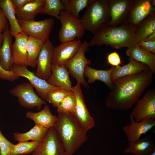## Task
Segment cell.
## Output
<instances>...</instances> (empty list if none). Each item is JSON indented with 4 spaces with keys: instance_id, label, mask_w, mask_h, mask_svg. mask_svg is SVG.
Listing matches in <instances>:
<instances>
[{
    "instance_id": "1",
    "label": "cell",
    "mask_w": 155,
    "mask_h": 155,
    "mask_svg": "<svg viewBox=\"0 0 155 155\" xmlns=\"http://www.w3.org/2000/svg\"><path fill=\"white\" fill-rule=\"evenodd\" d=\"M154 73L150 70L118 78L112 82L105 104L113 110H127L135 104L151 84Z\"/></svg>"
},
{
    "instance_id": "2",
    "label": "cell",
    "mask_w": 155,
    "mask_h": 155,
    "mask_svg": "<svg viewBox=\"0 0 155 155\" xmlns=\"http://www.w3.org/2000/svg\"><path fill=\"white\" fill-rule=\"evenodd\" d=\"M54 128L63 145L65 152L72 155L87 140L86 132L73 113H58Z\"/></svg>"
},
{
    "instance_id": "3",
    "label": "cell",
    "mask_w": 155,
    "mask_h": 155,
    "mask_svg": "<svg viewBox=\"0 0 155 155\" xmlns=\"http://www.w3.org/2000/svg\"><path fill=\"white\" fill-rule=\"evenodd\" d=\"M135 29V27L126 25L113 26L107 23L94 34L89 45H105L116 49L129 48L137 43L134 34Z\"/></svg>"
},
{
    "instance_id": "4",
    "label": "cell",
    "mask_w": 155,
    "mask_h": 155,
    "mask_svg": "<svg viewBox=\"0 0 155 155\" xmlns=\"http://www.w3.org/2000/svg\"><path fill=\"white\" fill-rule=\"evenodd\" d=\"M80 20L85 30L95 34L110 21L108 0H92Z\"/></svg>"
},
{
    "instance_id": "5",
    "label": "cell",
    "mask_w": 155,
    "mask_h": 155,
    "mask_svg": "<svg viewBox=\"0 0 155 155\" xmlns=\"http://www.w3.org/2000/svg\"><path fill=\"white\" fill-rule=\"evenodd\" d=\"M61 27L59 33V39L61 42L80 40L84 36L85 30L80 19L64 10L60 11L59 20Z\"/></svg>"
},
{
    "instance_id": "6",
    "label": "cell",
    "mask_w": 155,
    "mask_h": 155,
    "mask_svg": "<svg viewBox=\"0 0 155 155\" xmlns=\"http://www.w3.org/2000/svg\"><path fill=\"white\" fill-rule=\"evenodd\" d=\"M89 46L86 41L82 42L75 55L65 64L69 73L76 80L77 84H82L86 88L88 86L84 78V72L86 66L91 64V62L86 58L85 53Z\"/></svg>"
},
{
    "instance_id": "7",
    "label": "cell",
    "mask_w": 155,
    "mask_h": 155,
    "mask_svg": "<svg viewBox=\"0 0 155 155\" xmlns=\"http://www.w3.org/2000/svg\"><path fill=\"white\" fill-rule=\"evenodd\" d=\"M10 92L17 98L22 106L28 109L36 108L39 110L42 105L46 104L35 93L34 87L30 82H25L17 85L10 90Z\"/></svg>"
},
{
    "instance_id": "8",
    "label": "cell",
    "mask_w": 155,
    "mask_h": 155,
    "mask_svg": "<svg viewBox=\"0 0 155 155\" xmlns=\"http://www.w3.org/2000/svg\"><path fill=\"white\" fill-rule=\"evenodd\" d=\"M136 122L155 119V89L147 91L140 98L130 113Z\"/></svg>"
},
{
    "instance_id": "9",
    "label": "cell",
    "mask_w": 155,
    "mask_h": 155,
    "mask_svg": "<svg viewBox=\"0 0 155 155\" xmlns=\"http://www.w3.org/2000/svg\"><path fill=\"white\" fill-rule=\"evenodd\" d=\"M18 22L22 31L28 36L43 40L49 39L54 24V19L51 18Z\"/></svg>"
},
{
    "instance_id": "10",
    "label": "cell",
    "mask_w": 155,
    "mask_h": 155,
    "mask_svg": "<svg viewBox=\"0 0 155 155\" xmlns=\"http://www.w3.org/2000/svg\"><path fill=\"white\" fill-rule=\"evenodd\" d=\"M155 0H134L123 25L135 27L148 16L155 12Z\"/></svg>"
},
{
    "instance_id": "11",
    "label": "cell",
    "mask_w": 155,
    "mask_h": 155,
    "mask_svg": "<svg viewBox=\"0 0 155 155\" xmlns=\"http://www.w3.org/2000/svg\"><path fill=\"white\" fill-rule=\"evenodd\" d=\"M71 91L75 100V107L73 114L85 131L87 132L94 127L95 125L94 119L90 115L84 100L81 88V84H77L72 87Z\"/></svg>"
},
{
    "instance_id": "12",
    "label": "cell",
    "mask_w": 155,
    "mask_h": 155,
    "mask_svg": "<svg viewBox=\"0 0 155 155\" xmlns=\"http://www.w3.org/2000/svg\"><path fill=\"white\" fill-rule=\"evenodd\" d=\"M65 152L63 145L53 127L49 128L32 155H62Z\"/></svg>"
},
{
    "instance_id": "13",
    "label": "cell",
    "mask_w": 155,
    "mask_h": 155,
    "mask_svg": "<svg viewBox=\"0 0 155 155\" xmlns=\"http://www.w3.org/2000/svg\"><path fill=\"white\" fill-rule=\"evenodd\" d=\"M11 70L19 77H22L27 79L44 100H46V94L48 92L58 88L49 84L46 80L36 76L34 73L28 70L26 65L13 64Z\"/></svg>"
},
{
    "instance_id": "14",
    "label": "cell",
    "mask_w": 155,
    "mask_h": 155,
    "mask_svg": "<svg viewBox=\"0 0 155 155\" xmlns=\"http://www.w3.org/2000/svg\"><path fill=\"white\" fill-rule=\"evenodd\" d=\"M54 47L49 39L45 41L37 60V69L34 74L46 81L51 74L52 59Z\"/></svg>"
},
{
    "instance_id": "15",
    "label": "cell",
    "mask_w": 155,
    "mask_h": 155,
    "mask_svg": "<svg viewBox=\"0 0 155 155\" xmlns=\"http://www.w3.org/2000/svg\"><path fill=\"white\" fill-rule=\"evenodd\" d=\"M134 0H108L110 19L107 24L116 26L124 24Z\"/></svg>"
},
{
    "instance_id": "16",
    "label": "cell",
    "mask_w": 155,
    "mask_h": 155,
    "mask_svg": "<svg viewBox=\"0 0 155 155\" xmlns=\"http://www.w3.org/2000/svg\"><path fill=\"white\" fill-rule=\"evenodd\" d=\"M129 119V123L123 127V131L128 141L129 145L139 140L142 134H145L155 125V119L145 120L137 122L135 121L130 113Z\"/></svg>"
},
{
    "instance_id": "17",
    "label": "cell",
    "mask_w": 155,
    "mask_h": 155,
    "mask_svg": "<svg viewBox=\"0 0 155 155\" xmlns=\"http://www.w3.org/2000/svg\"><path fill=\"white\" fill-rule=\"evenodd\" d=\"M82 42L77 39L66 42L54 47L52 59V65H65L76 54Z\"/></svg>"
},
{
    "instance_id": "18",
    "label": "cell",
    "mask_w": 155,
    "mask_h": 155,
    "mask_svg": "<svg viewBox=\"0 0 155 155\" xmlns=\"http://www.w3.org/2000/svg\"><path fill=\"white\" fill-rule=\"evenodd\" d=\"M69 73L65 65H52L51 74L46 81L52 86L71 92L73 86Z\"/></svg>"
},
{
    "instance_id": "19",
    "label": "cell",
    "mask_w": 155,
    "mask_h": 155,
    "mask_svg": "<svg viewBox=\"0 0 155 155\" xmlns=\"http://www.w3.org/2000/svg\"><path fill=\"white\" fill-rule=\"evenodd\" d=\"M3 39L0 46V63L5 70L10 71L13 64V61L12 36L7 24L3 32Z\"/></svg>"
},
{
    "instance_id": "20",
    "label": "cell",
    "mask_w": 155,
    "mask_h": 155,
    "mask_svg": "<svg viewBox=\"0 0 155 155\" xmlns=\"http://www.w3.org/2000/svg\"><path fill=\"white\" fill-rule=\"evenodd\" d=\"M12 44L13 64L28 66L27 42L28 36L22 31L14 36Z\"/></svg>"
},
{
    "instance_id": "21",
    "label": "cell",
    "mask_w": 155,
    "mask_h": 155,
    "mask_svg": "<svg viewBox=\"0 0 155 155\" xmlns=\"http://www.w3.org/2000/svg\"><path fill=\"white\" fill-rule=\"evenodd\" d=\"M129 63L123 66H113L111 76L112 82L123 77L136 74L150 70L144 63L129 58Z\"/></svg>"
},
{
    "instance_id": "22",
    "label": "cell",
    "mask_w": 155,
    "mask_h": 155,
    "mask_svg": "<svg viewBox=\"0 0 155 155\" xmlns=\"http://www.w3.org/2000/svg\"><path fill=\"white\" fill-rule=\"evenodd\" d=\"M126 55L129 58L145 64L155 73V54L144 50L137 43L128 48Z\"/></svg>"
},
{
    "instance_id": "23",
    "label": "cell",
    "mask_w": 155,
    "mask_h": 155,
    "mask_svg": "<svg viewBox=\"0 0 155 155\" xmlns=\"http://www.w3.org/2000/svg\"><path fill=\"white\" fill-rule=\"evenodd\" d=\"M45 0H31L22 7L16 10V16L18 21L34 20L40 13L44 7Z\"/></svg>"
},
{
    "instance_id": "24",
    "label": "cell",
    "mask_w": 155,
    "mask_h": 155,
    "mask_svg": "<svg viewBox=\"0 0 155 155\" xmlns=\"http://www.w3.org/2000/svg\"><path fill=\"white\" fill-rule=\"evenodd\" d=\"M26 117L32 120L35 124L48 129L53 127L57 120V117L52 114L46 104L43 109L39 112L28 111Z\"/></svg>"
},
{
    "instance_id": "25",
    "label": "cell",
    "mask_w": 155,
    "mask_h": 155,
    "mask_svg": "<svg viewBox=\"0 0 155 155\" xmlns=\"http://www.w3.org/2000/svg\"><path fill=\"white\" fill-rule=\"evenodd\" d=\"M0 8L9 22L10 32L12 36L22 32L16 16V11L11 0H0Z\"/></svg>"
},
{
    "instance_id": "26",
    "label": "cell",
    "mask_w": 155,
    "mask_h": 155,
    "mask_svg": "<svg viewBox=\"0 0 155 155\" xmlns=\"http://www.w3.org/2000/svg\"><path fill=\"white\" fill-rule=\"evenodd\" d=\"M155 32V12L142 21L135 27L134 36L137 43L144 41Z\"/></svg>"
},
{
    "instance_id": "27",
    "label": "cell",
    "mask_w": 155,
    "mask_h": 155,
    "mask_svg": "<svg viewBox=\"0 0 155 155\" xmlns=\"http://www.w3.org/2000/svg\"><path fill=\"white\" fill-rule=\"evenodd\" d=\"M154 149V142L149 136H146L129 145L124 152L134 155H146Z\"/></svg>"
},
{
    "instance_id": "28",
    "label": "cell",
    "mask_w": 155,
    "mask_h": 155,
    "mask_svg": "<svg viewBox=\"0 0 155 155\" xmlns=\"http://www.w3.org/2000/svg\"><path fill=\"white\" fill-rule=\"evenodd\" d=\"M49 129L35 124L29 131L24 133L15 132L13 133L15 141L18 142L32 141L41 142L45 135Z\"/></svg>"
},
{
    "instance_id": "29",
    "label": "cell",
    "mask_w": 155,
    "mask_h": 155,
    "mask_svg": "<svg viewBox=\"0 0 155 155\" xmlns=\"http://www.w3.org/2000/svg\"><path fill=\"white\" fill-rule=\"evenodd\" d=\"M113 67L112 66L110 69L106 70H97L88 65L85 68L84 75L88 78V82L89 83H93L96 80H99L111 88L112 84L111 76Z\"/></svg>"
},
{
    "instance_id": "30",
    "label": "cell",
    "mask_w": 155,
    "mask_h": 155,
    "mask_svg": "<svg viewBox=\"0 0 155 155\" xmlns=\"http://www.w3.org/2000/svg\"><path fill=\"white\" fill-rule=\"evenodd\" d=\"M45 40L28 36L27 42L28 66L33 68L37 67V60Z\"/></svg>"
},
{
    "instance_id": "31",
    "label": "cell",
    "mask_w": 155,
    "mask_h": 155,
    "mask_svg": "<svg viewBox=\"0 0 155 155\" xmlns=\"http://www.w3.org/2000/svg\"><path fill=\"white\" fill-rule=\"evenodd\" d=\"M92 0H61L63 10L79 18L80 12L86 8Z\"/></svg>"
},
{
    "instance_id": "32",
    "label": "cell",
    "mask_w": 155,
    "mask_h": 155,
    "mask_svg": "<svg viewBox=\"0 0 155 155\" xmlns=\"http://www.w3.org/2000/svg\"><path fill=\"white\" fill-rule=\"evenodd\" d=\"M40 142L35 141H24L13 144L11 155H23L32 153L38 146Z\"/></svg>"
},
{
    "instance_id": "33",
    "label": "cell",
    "mask_w": 155,
    "mask_h": 155,
    "mask_svg": "<svg viewBox=\"0 0 155 155\" xmlns=\"http://www.w3.org/2000/svg\"><path fill=\"white\" fill-rule=\"evenodd\" d=\"M63 10L61 0H45L43 9L40 13L54 17L59 20L60 11Z\"/></svg>"
},
{
    "instance_id": "34",
    "label": "cell",
    "mask_w": 155,
    "mask_h": 155,
    "mask_svg": "<svg viewBox=\"0 0 155 155\" xmlns=\"http://www.w3.org/2000/svg\"><path fill=\"white\" fill-rule=\"evenodd\" d=\"M72 93L58 87L48 92L46 94V101L57 107L64 98L67 95Z\"/></svg>"
},
{
    "instance_id": "35",
    "label": "cell",
    "mask_w": 155,
    "mask_h": 155,
    "mask_svg": "<svg viewBox=\"0 0 155 155\" xmlns=\"http://www.w3.org/2000/svg\"><path fill=\"white\" fill-rule=\"evenodd\" d=\"M75 100L73 93L66 96L57 107L58 113H70L73 114L75 107Z\"/></svg>"
},
{
    "instance_id": "36",
    "label": "cell",
    "mask_w": 155,
    "mask_h": 155,
    "mask_svg": "<svg viewBox=\"0 0 155 155\" xmlns=\"http://www.w3.org/2000/svg\"><path fill=\"white\" fill-rule=\"evenodd\" d=\"M13 144L2 134L0 126V155H11Z\"/></svg>"
},
{
    "instance_id": "37",
    "label": "cell",
    "mask_w": 155,
    "mask_h": 155,
    "mask_svg": "<svg viewBox=\"0 0 155 155\" xmlns=\"http://www.w3.org/2000/svg\"><path fill=\"white\" fill-rule=\"evenodd\" d=\"M19 77L11 70L7 71L2 67L0 63V79L11 82L17 80Z\"/></svg>"
},
{
    "instance_id": "38",
    "label": "cell",
    "mask_w": 155,
    "mask_h": 155,
    "mask_svg": "<svg viewBox=\"0 0 155 155\" xmlns=\"http://www.w3.org/2000/svg\"><path fill=\"white\" fill-rule=\"evenodd\" d=\"M107 63L115 67L121 64V60L119 54L116 52H111L107 55Z\"/></svg>"
},
{
    "instance_id": "39",
    "label": "cell",
    "mask_w": 155,
    "mask_h": 155,
    "mask_svg": "<svg viewBox=\"0 0 155 155\" xmlns=\"http://www.w3.org/2000/svg\"><path fill=\"white\" fill-rule=\"evenodd\" d=\"M137 44L146 51L155 54V41H141Z\"/></svg>"
},
{
    "instance_id": "40",
    "label": "cell",
    "mask_w": 155,
    "mask_h": 155,
    "mask_svg": "<svg viewBox=\"0 0 155 155\" xmlns=\"http://www.w3.org/2000/svg\"><path fill=\"white\" fill-rule=\"evenodd\" d=\"M8 20L2 10L0 8V34L3 33L7 25Z\"/></svg>"
},
{
    "instance_id": "41",
    "label": "cell",
    "mask_w": 155,
    "mask_h": 155,
    "mask_svg": "<svg viewBox=\"0 0 155 155\" xmlns=\"http://www.w3.org/2000/svg\"><path fill=\"white\" fill-rule=\"evenodd\" d=\"M31 0H11L16 10L19 9Z\"/></svg>"
},
{
    "instance_id": "42",
    "label": "cell",
    "mask_w": 155,
    "mask_h": 155,
    "mask_svg": "<svg viewBox=\"0 0 155 155\" xmlns=\"http://www.w3.org/2000/svg\"><path fill=\"white\" fill-rule=\"evenodd\" d=\"M144 41H155V32L147 37Z\"/></svg>"
},
{
    "instance_id": "43",
    "label": "cell",
    "mask_w": 155,
    "mask_h": 155,
    "mask_svg": "<svg viewBox=\"0 0 155 155\" xmlns=\"http://www.w3.org/2000/svg\"><path fill=\"white\" fill-rule=\"evenodd\" d=\"M3 39V34L2 33L1 34H0V46L1 45Z\"/></svg>"
},
{
    "instance_id": "44",
    "label": "cell",
    "mask_w": 155,
    "mask_h": 155,
    "mask_svg": "<svg viewBox=\"0 0 155 155\" xmlns=\"http://www.w3.org/2000/svg\"><path fill=\"white\" fill-rule=\"evenodd\" d=\"M146 155H155V149L152 150Z\"/></svg>"
},
{
    "instance_id": "45",
    "label": "cell",
    "mask_w": 155,
    "mask_h": 155,
    "mask_svg": "<svg viewBox=\"0 0 155 155\" xmlns=\"http://www.w3.org/2000/svg\"><path fill=\"white\" fill-rule=\"evenodd\" d=\"M62 155H69L65 152Z\"/></svg>"
}]
</instances>
